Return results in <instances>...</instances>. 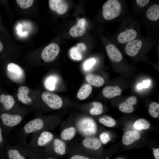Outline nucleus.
<instances>
[{
  "label": "nucleus",
  "instance_id": "obj_33",
  "mask_svg": "<svg viewBox=\"0 0 159 159\" xmlns=\"http://www.w3.org/2000/svg\"><path fill=\"white\" fill-rule=\"evenodd\" d=\"M101 142L104 144H106L110 140V137L108 134L105 132L101 133L100 135Z\"/></svg>",
  "mask_w": 159,
  "mask_h": 159
},
{
  "label": "nucleus",
  "instance_id": "obj_28",
  "mask_svg": "<svg viewBox=\"0 0 159 159\" xmlns=\"http://www.w3.org/2000/svg\"><path fill=\"white\" fill-rule=\"evenodd\" d=\"M148 112L152 117L157 118L159 115V104L155 102H153L149 106Z\"/></svg>",
  "mask_w": 159,
  "mask_h": 159
},
{
  "label": "nucleus",
  "instance_id": "obj_9",
  "mask_svg": "<svg viewBox=\"0 0 159 159\" xmlns=\"http://www.w3.org/2000/svg\"><path fill=\"white\" fill-rule=\"evenodd\" d=\"M137 32L134 29H130L121 32L117 37L118 42L120 44L127 43L134 40L137 36Z\"/></svg>",
  "mask_w": 159,
  "mask_h": 159
},
{
  "label": "nucleus",
  "instance_id": "obj_14",
  "mask_svg": "<svg viewBox=\"0 0 159 159\" xmlns=\"http://www.w3.org/2000/svg\"><path fill=\"white\" fill-rule=\"evenodd\" d=\"M29 92V89L26 86L20 87L18 89L17 95L18 99L25 105H28L32 102V99L28 96Z\"/></svg>",
  "mask_w": 159,
  "mask_h": 159
},
{
  "label": "nucleus",
  "instance_id": "obj_39",
  "mask_svg": "<svg viewBox=\"0 0 159 159\" xmlns=\"http://www.w3.org/2000/svg\"><path fill=\"white\" fill-rule=\"evenodd\" d=\"M153 154L155 159H159V149L158 148L154 149Z\"/></svg>",
  "mask_w": 159,
  "mask_h": 159
},
{
  "label": "nucleus",
  "instance_id": "obj_38",
  "mask_svg": "<svg viewBox=\"0 0 159 159\" xmlns=\"http://www.w3.org/2000/svg\"><path fill=\"white\" fill-rule=\"evenodd\" d=\"M76 47L81 52L82 51H85L86 48L85 44L82 43H80L78 44Z\"/></svg>",
  "mask_w": 159,
  "mask_h": 159
},
{
  "label": "nucleus",
  "instance_id": "obj_42",
  "mask_svg": "<svg viewBox=\"0 0 159 159\" xmlns=\"http://www.w3.org/2000/svg\"><path fill=\"white\" fill-rule=\"evenodd\" d=\"M3 49V45L2 43L0 41V52H1Z\"/></svg>",
  "mask_w": 159,
  "mask_h": 159
},
{
  "label": "nucleus",
  "instance_id": "obj_31",
  "mask_svg": "<svg viewBox=\"0 0 159 159\" xmlns=\"http://www.w3.org/2000/svg\"><path fill=\"white\" fill-rule=\"evenodd\" d=\"M96 62L95 59L94 58H90L85 60L83 64V68L85 71L90 69L95 64Z\"/></svg>",
  "mask_w": 159,
  "mask_h": 159
},
{
  "label": "nucleus",
  "instance_id": "obj_32",
  "mask_svg": "<svg viewBox=\"0 0 159 159\" xmlns=\"http://www.w3.org/2000/svg\"><path fill=\"white\" fill-rule=\"evenodd\" d=\"M18 5L22 8L25 9L29 8L33 4V0H17Z\"/></svg>",
  "mask_w": 159,
  "mask_h": 159
},
{
  "label": "nucleus",
  "instance_id": "obj_36",
  "mask_svg": "<svg viewBox=\"0 0 159 159\" xmlns=\"http://www.w3.org/2000/svg\"><path fill=\"white\" fill-rule=\"evenodd\" d=\"M70 159H91L89 158L80 155H75L72 156Z\"/></svg>",
  "mask_w": 159,
  "mask_h": 159
},
{
  "label": "nucleus",
  "instance_id": "obj_22",
  "mask_svg": "<svg viewBox=\"0 0 159 159\" xmlns=\"http://www.w3.org/2000/svg\"><path fill=\"white\" fill-rule=\"evenodd\" d=\"M92 87L89 84L83 85L78 91L77 97L80 100H84L87 98L92 91Z\"/></svg>",
  "mask_w": 159,
  "mask_h": 159
},
{
  "label": "nucleus",
  "instance_id": "obj_34",
  "mask_svg": "<svg viewBox=\"0 0 159 159\" xmlns=\"http://www.w3.org/2000/svg\"><path fill=\"white\" fill-rule=\"evenodd\" d=\"M150 82L149 80H144L142 83L138 84L137 85V88L140 90L143 88H147L150 85Z\"/></svg>",
  "mask_w": 159,
  "mask_h": 159
},
{
  "label": "nucleus",
  "instance_id": "obj_43",
  "mask_svg": "<svg viewBox=\"0 0 159 159\" xmlns=\"http://www.w3.org/2000/svg\"><path fill=\"white\" fill-rule=\"evenodd\" d=\"M45 159H55V158L52 157L48 158Z\"/></svg>",
  "mask_w": 159,
  "mask_h": 159
},
{
  "label": "nucleus",
  "instance_id": "obj_24",
  "mask_svg": "<svg viewBox=\"0 0 159 159\" xmlns=\"http://www.w3.org/2000/svg\"><path fill=\"white\" fill-rule=\"evenodd\" d=\"M76 130L75 127H72L67 128L64 130L61 133V138L65 140H70L75 135Z\"/></svg>",
  "mask_w": 159,
  "mask_h": 159
},
{
  "label": "nucleus",
  "instance_id": "obj_35",
  "mask_svg": "<svg viewBox=\"0 0 159 159\" xmlns=\"http://www.w3.org/2000/svg\"><path fill=\"white\" fill-rule=\"evenodd\" d=\"M149 1V0H137L136 2L139 6L142 7L146 6Z\"/></svg>",
  "mask_w": 159,
  "mask_h": 159
},
{
  "label": "nucleus",
  "instance_id": "obj_11",
  "mask_svg": "<svg viewBox=\"0 0 159 159\" xmlns=\"http://www.w3.org/2000/svg\"><path fill=\"white\" fill-rule=\"evenodd\" d=\"M106 49L107 54L110 59L112 61L118 62L122 59V54L117 47L112 44L107 45Z\"/></svg>",
  "mask_w": 159,
  "mask_h": 159
},
{
  "label": "nucleus",
  "instance_id": "obj_15",
  "mask_svg": "<svg viewBox=\"0 0 159 159\" xmlns=\"http://www.w3.org/2000/svg\"><path fill=\"white\" fill-rule=\"evenodd\" d=\"M102 92L105 97L111 98L120 95L122 90L117 86H107L103 88Z\"/></svg>",
  "mask_w": 159,
  "mask_h": 159
},
{
  "label": "nucleus",
  "instance_id": "obj_23",
  "mask_svg": "<svg viewBox=\"0 0 159 159\" xmlns=\"http://www.w3.org/2000/svg\"><path fill=\"white\" fill-rule=\"evenodd\" d=\"M86 31L85 26L77 24L73 26L69 31L70 35L72 37H80L84 35Z\"/></svg>",
  "mask_w": 159,
  "mask_h": 159
},
{
  "label": "nucleus",
  "instance_id": "obj_1",
  "mask_svg": "<svg viewBox=\"0 0 159 159\" xmlns=\"http://www.w3.org/2000/svg\"><path fill=\"white\" fill-rule=\"evenodd\" d=\"M53 134L51 132L44 130L32 134L28 145L31 148H37L46 146L54 139Z\"/></svg>",
  "mask_w": 159,
  "mask_h": 159
},
{
  "label": "nucleus",
  "instance_id": "obj_41",
  "mask_svg": "<svg viewBox=\"0 0 159 159\" xmlns=\"http://www.w3.org/2000/svg\"><path fill=\"white\" fill-rule=\"evenodd\" d=\"M3 138L2 135V131L1 127L0 126V145L3 141Z\"/></svg>",
  "mask_w": 159,
  "mask_h": 159
},
{
  "label": "nucleus",
  "instance_id": "obj_19",
  "mask_svg": "<svg viewBox=\"0 0 159 159\" xmlns=\"http://www.w3.org/2000/svg\"><path fill=\"white\" fill-rule=\"evenodd\" d=\"M0 103L3 104L5 110H9L13 107L15 101L11 95L2 94L0 95Z\"/></svg>",
  "mask_w": 159,
  "mask_h": 159
},
{
  "label": "nucleus",
  "instance_id": "obj_27",
  "mask_svg": "<svg viewBox=\"0 0 159 159\" xmlns=\"http://www.w3.org/2000/svg\"><path fill=\"white\" fill-rule=\"evenodd\" d=\"M99 122L104 125L109 127L114 126L116 125V121L112 118L108 116H105L99 119Z\"/></svg>",
  "mask_w": 159,
  "mask_h": 159
},
{
  "label": "nucleus",
  "instance_id": "obj_26",
  "mask_svg": "<svg viewBox=\"0 0 159 159\" xmlns=\"http://www.w3.org/2000/svg\"><path fill=\"white\" fill-rule=\"evenodd\" d=\"M57 80V77L54 76H50L45 80L44 85L45 87L49 91H53L55 88V84Z\"/></svg>",
  "mask_w": 159,
  "mask_h": 159
},
{
  "label": "nucleus",
  "instance_id": "obj_4",
  "mask_svg": "<svg viewBox=\"0 0 159 159\" xmlns=\"http://www.w3.org/2000/svg\"><path fill=\"white\" fill-rule=\"evenodd\" d=\"M41 97L44 102L52 109H59L62 106L63 101L62 98L56 94L46 91L42 94Z\"/></svg>",
  "mask_w": 159,
  "mask_h": 159
},
{
  "label": "nucleus",
  "instance_id": "obj_17",
  "mask_svg": "<svg viewBox=\"0 0 159 159\" xmlns=\"http://www.w3.org/2000/svg\"><path fill=\"white\" fill-rule=\"evenodd\" d=\"M148 19L151 21H155L159 19V5L154 4L148 9L146 13Z\"/></svg>",
  "mask_w": 159,
  "mask_h": 159
},
{
  "label": "nucleus",
  "instance_id": "obj_29",
  "mask_svg": "<svg viewBox=\"0 0 159 159\" xmlns=\"http://www.w3.org/2000/svg\"><path fill=\"white\" fill-rule=\"evenodd\" d=\"M92 104L94 107L90 110V114L92 115L101 114L103 111V107L102 103L99 102H94Z\"/></svg>",
  "mask_w": 159,
  "mask_h": 159
},
{
  "label": "nucleus",
  "instance_id": "obj_37",
  "mask_svg": "<svg viewBox=\"0 0 159 159\" xmlns=\"http://www.w3.org/2000/svg\"><path fill=\"white\" fill-rule=\"evenodd\" d=\"M16 28L17 31V33L19 35L21 36H25L27 34V32H22V25L21 24H19L18 26H17Z\"/></svg>",
  "mask_w": 159,
  "mask_h": 159
},
{
  "label": "nucleus",
  "instance_id": "obj_13",
  "mask_svg": "<svg viewBox=\"0 0 159 159\" xmlns=\"http://www.w3.org/2000/svg\"><path fill=\"white\" fill-rule=\"evenodd\" d=\"M140 137V134L138 132L130 130L124 133L122 137V141L124 145H128L139 139Z\"/></svg>",
  "mask_w": 159,
  "mask_h": 159
},
{
  "label": "nucleus",
  "instance_id": "obj_20",
  "mask_svg": "<svg viewBox=\"0 0 159 159\" xmlns=\"http://www.w3.org/2000/svg\"><path fill=\"white\" fill-rule=\"evenodd\" d=\"M53 147L55 153L59 155H63L66 153L65 144L63 141L59 139L56 138L54 139Z\"/></svg>",
  "mask_w": 159,
  "mask_h": 159
},
{
  "label": "nucleus",
  "instance_id": "obj_5",
  "mask_svg": "<svg viewBox=\"0 0 159 159\" xmlns=\"http://www.w3.org/2000/svg\"><path fill=\"white\" fill-rule=\"evenodd\" d=\"M7 75L9 78L13 82L20 83L24 77L23 69L18 65L13 63H9L7 66Z\"/></svg>",
  "mask_w": 159,
  "mask_h": 159
},
{
  "label": "nucleus",
  "instance_id": "obj_3",
  "mask_svg": "<svg viewBox=\"0 0 159 159\" xmlns=\"http://www.w3.org/2000/svg\"><path fill=\"white\" fill-rule=\"evenodd\" d=\"M77 126L80 132L85 135H93L97 132V124L94 120L90 117L80 119L77 123Z\"/></svg>",
  "mask_w": 159,
  "mask_h": 159
},
{
  "label": "nucleus",
  "instance_id": "obj_40",
  "mask_svg": "<svg viewBox=\"0 0 159 159\" xmlns=\"http://www.w3.org/2000/svg\"><path fill=\"white\" fill-rule=\"evenodd\" d=\"M86 23V21L85 19L82 18L79 20L77 22V24L85 26Z\"/></svg>",
  "mask_w": 159,
  "mask_h": 159
},
{
  "label": "nucleus",
  "instance_id": "obj_10",
  "mask_svg": "<svg viewBox=\"0 0 159 159\" xmlns=\"http://www.w3.org/2000/svg\"><path fill=\"white\" fill-rule=\"evenodd\" d=\"M49 3L50 8L59 14L65 13L67 10L68 5L64 0H49Z\"/></svg>",
  "mask_w": 159,
  "mask_h": 159
},
{
  "label": "nucleus",
  "instance_id": "obj_21",
  "mask_svg": "<svg viewBox=\"0 0 159 159\" xmlns=\"http://www.w3.org/2000/svg\"><path fill=\"white\" fill-rule=\"evenodd\" d=\"M86 79L90 84L96 87H100L104 83V79L102 77L94 74H88Z\"/></svg>",
  "mask_w": 159,
  "mask_h": 159
},
{
  "label": "nucleus",
  "instance_id": "obj_12",
  "mask_svg": "<svg viewBox=\"0 0 159 159\" xmlns=\"http://www.w3.org/2000/svg\"><path fill=\"white\" fill-rule=\"evenodd\" d=\"M137 98L134 96H131L128 98L125 101L121 103L119 106V109L122 112L130 113L133 112L134 108L133 105L137 102Z\"/></svg>",
  "mask_w": 159,
  "mask_h": 159
},
{
  "label": "nucleus",
  "instance_id": "obj_7",
  "mask_svg": "<svg viewBox=\"0 0 159 159\" xmlns=\"http://www.w3.org/2000/svg\"><path fill=\"white\" fill-rule=\"evenodd\" d=\"M1 119L6 126L13 128L19 124L22 120V117L19 114H11L4 113L1 116Z\"/></svg>",
  "mask_w": 159,
  "mask_h": 159
},
{
  "label": "nucleus",
  "instance_id": "obj_2",
  "mask_svg": "<svg viewBox=\"0 0 159 159\" xmlns=\"http://www.w3.org/2000/svg\"><path fill=\"white\" fill-rule=\"evenodd\" d=\"M103 18L107 20L117 17L120 14L122 7L120 2L117 0H108L102 6Z\"/></svg>",
  "mask_w": 159,
  "mask_h": 159
},
{
  "label": "nucleus",
  "instance_id": "obj_16",
  "mask_svg": "<svg viewBox=\"0 0 159 159\" xmlns=\"http://www.w3.org/2000/svg\"><path fill=\"white\" fill-rule=\"evenodd\" d=\"M82 143L85 147L94 150L99 149L102 145L101 141L95 137L86 138L83 140Z\"/></svg>",
  "mask_w": 159,
  "mask_h": 159
},
{
  "label": "nucleus",
  "instance_id": "obj_30",
  "mask_svg": "<svg viewBox=\"0 0 159 159\" xmlns=\"http://www.w3.org/2000/svg\"><path fill=\"white\" fill-rule=\"evenodd\" d=\"M69 55L70 57L74 60H80L82 58L81 52L76 47H73L70 49Z\"/></svg>",
  "mask_w": 159,
  "mask_h": 159
},
{
  "label": "nucleus",
  "instance_id": "obj_18",
  "mask_svg": "<svg viewBox=\"0 0 159 159\" xmlns=\"http://www.w3.org/2000/svg\"><path fill=\"white\" fill-rule=\"evenodd\" d=\"M20 142L17 144L13 145L7 151L9 159H26L25 157L21 154L19 149Z\"/></svg>",
  "mask_w": 159,
  "mask_h": 159
},
{
  "label": "nucleus",
  "instance_id": "obj_6",
  "mask_svg": "<svg viewBox=\"0 0 159 159\" xmlns=\"http://www.w3.org/2000/svg\"><path fill=\"white\" fill-rule=\"evenodd\" d=\"M59 51V47L57 44L54 43H51L42 51V57L46 62H51L56 58Z\"/></svg>",
  "mask_w": 159,
  "mask_h": 159
},
{
  "label": "nucleus",
  "instance_id": "obj_8",
  "mask_svg": "<svg viewBox=\"0 0 159 159\" xmlns=\"http://www.w3.org/2000/svg\"><path fill=\"white\" fill-rule=\"evenodd\" d=\"M142 44V42L140 39H134L131 41L126 44L125 49V52L129 56H135L141 49Z\"/></svg>",
  "mask_w": 159,
  "mask_h": 159
},
{
  "label": "nucleus",
  "instance_id": "obj_25",
  "mask_svg": "<svg viewBox=\"0 0 159 159\" xmlns=\"http://www.w3.org/2000/svg\"><path fill=\"white\" fill-rule=\"evenodd\" d=\"M133 126L135 128L138 130H146L150 128V124L146 120L141 118L137 120L134 122Z\"/></svg>",
  "mask_w": 159,
  "mask_h": 159
}]
</instances>
